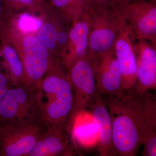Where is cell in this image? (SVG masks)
<instances>
[{
    "mask_svg": "<svg viewBox=\"0 0 156 156\" xmlns=\"http://www.w3.org/2000/svg\"><path fill=\"white\" fill-rule=\"evenodd\" d=\"M39 1H41V2H44V1H45L46 0H39Z\"/></svg>",
    "mask_w": 156,
    "mask_h": 156,
    "instance_id": "cb8c5ba5",
    "label": "cell"
},
{
    "mask_svg": "<svg viewBox=\"0 0 156 156\" xmlns=\"http://www.w3.org/2000/svg\"><path fill=\"white\" fill-rule=\"evenodd\" d=\"M135 37L126 23L115 41L114 52L119 66L124 92L134 89L136 83V58L134 44Z\"/></svg>",
    "mask_w": 156,
    "mask_h": 156,
    "instance_id": "8fae6325",
    "label": "cell"
},
{
    "mask_svg": "<svg viewBox=\"0 0 156 156\" xmlns=\"http://www.w3.org/2000/svg\"><path fill=\"white\" fill-rule=\"evenodd\" d=\"M13 86L8 76L0 66V101Z\"/></svg>",
    "mask_w": 156,
    "mask_h": 156,
    "instance_id": "ffe728a7",
    "label": "cell"
},
{
    "mask_svg": "<svg viewBox=\"0 0 156 156\" xmlns=\"http://www.w3.org/2000/svg\"><path fill=\"white\" fill-rule=\"evenodd\" d=\"M38 95L42 124L69 132L73 119L74 94L68 71L59 58L40 82Z\"/></svg>",
    "mask_w": 156,
    "mask_h": 156,
    "instance_id": "7a4b0ae2",
    "label": "cell"
},
{
    "mask_svg": "<svg viewBox=\"0 0 156 156\" xmlns=\"http://www.w3.org/2000/svg\"><path fill=\"white\" fill-rule=\"evenodd\" d=\"M89 30V16L86 9L81 17L72 23L67 44L59 58L68 71L78 60L88 56Z\"/></svg>",
    "mask_w": 156,
    "mask_h": 156,
    "instance_id": "7c38bea8",
    "label": "cell"
},
{
    "mask_svg": "<svg viewBox=\"0 0 156 156\" xmlns=\"http://www.w3.org/2000/svg\"><path fill=\"white\" fill-rule=\"evenodd\" d=\"M89 109L99 136L98 154L101 156H117L113 144L111 118L103 96L98 93Z\"/></svg>",
    "mask_w": 156,
    "mask_h": 156,
    "instance_id": "9a60e30c",
    "label": "cell"
},
{
    "mask_svg": "<svg viewBox=\"0 0 156 156\" xmlns=\"http://www.w3.org/2000/svg\"><path fill=\"white\" fill-rule=\"evenodd\" d=\"M90 58L99 93L118 98L124 95L122 75L114 50Z\"/></svg>",
    "mask_w": 156,
    "mask_h": 156,
    "instance_id": "30bf717a",
    "label": "cell"
},
{
    "mask_svg": "<svg viewBox=\"0 0 156 156\" xmlns=\"http://www.w3.org/2000/svg\"><path fill=\"white\" fill-rule=\"evenodd\" d=\"M44 2L39 0H2L1 17H9L24 12L38 15Z\"/></svg>",
    "mask_w": 156,
    "mask_h": 156,
    "instance_id": "ac0fdd59",
    "label": "cell"
},
{
    "mask_svg": "<svg viewBox=\"0 0 156 156\" xmlns=\"http://www.w3.org/2000/svg\"><path fill=\"white\" fill-rule=\"evenodd\" d=\"M0 34L17 51L24 68L25 83L38 88L56 59L34 34L18 28L11 20L1 17Z\"/></svg>",
    "mask_w": 156,
    "mask_h": 156,
    "instance_id": "3957f363",
    "label": "cell"
},
{
    "mask_svg": "<svg viewBox=\"0 0 156 156\" xmlns=\"http://www.w3.org/2000/svg\"><path fill=\"white\" fill-rule=\"evenodd\" d=\"M87 5L89 23L88 56L92 58L113 50L115 41L126 21L118 2Z\"/></svg>",
    "mask_w": 156,
    "mask_h": 156,
    "instance_id": "277c9868",
    "label": "cell"
},
{
    "mask_svg": "<svg viewBox=\"0 0 156 156\" xmlns=\"http://www.w3.org/2000/svg\"><path fill=\"white\" fill-rule=\"evenodd\" d=\"M0 66L14 86L25 83L22 61L13 46L0 34Z\"/></svg>",
    "mask_w": 156,
    "mask_h": 156,
    "instance_id": "2e32d148",
    "label": "cell"
},
{
    "mask_svg": "<svg viewBox=\"0 0 156 156\" xmlns=\"http://www.w3.org/2000/svg\"><path fill=\"white\" fill-rule=\"evenodd\" d=\"M36 123L42 124L38 88L26 83L11 87L0 101V125Z\"/></svg>",
    "mask_w": 156,
    "mask_h": 156,
    "instance_id": "5b68a950",
    "label": "cell"
},
{
    "mask_svg": "<svg viewBox=\"0 0 156 156\" xmlns=\"http://www.w3.org/2000/svg\"><path fill=\"white\" fill-rule=\"evenodd\" d=\"M144 148L142 156H156V133L149 137L143 144Z\"/></svg>",
    "mask_w": 156,
    "mask_h": 156,
    "instance_id": "d6986e66",
    "label": "cell"
},
{
    "mask_svg": "<svg viewBox=\"0 0 156 156\" xmlns=\"http://www.w3.org/2000/svg\"><path fill=\"white\" fill-rule=\"evenodd\" d=\"M74 152L68 132L56 127H45L29 156H72Z\"/></svg>",
    "mask_w": 156,
    "mask_h": 156,
    "instance_id": "5bb4252c",
    "label": "cell"
},
{
    "mask_svg": "<svg viewBox=\"0 0 156 156\" xmlns=\"http://www.w3.org/2000/svg\"><path fill=\"white\" fill-rule=\"evenodd\" d=\"M45 126L41 123L0 125V156H29Z\"/></svg>",
    "mask_w": 156,
    "mask_h": 156,
    "instance_id": "52a82bcc",
    "label": "cell"
},
{
    "mask_svg": "<svg viewBox=\"0 0 156 156\" xmlns=\"http://www.w3.org/2000/svg\"><path fill=\"white\" fill-rule=\"evenodd\" d=\"M74 94V120L86 111L99 93L91 58L87 56L75 62L68 71Z\"/></svg>",
    "mask_w": 156,
    "mask_h": 156,
    "instance_id": "8992f818",
    "label": "cell"
},
{
    "mask_svg": "<svg viewBox=\"0 0 156 156\" xmlns=\"http://www.w3.org/2000/svg\"><path fill=\"white\" fill-rule=\"evenodd\" d=\"M136 58L135 89L151 91L156 89V47L144 39L135 38L134 44Z\"/></svg>",
    "mask_w": 156,
    "mask_h": 156,
    "instance_id": "4fadbf2b",
    "label": "cell"
},
{
    "mask_svg": "<svg viewBox=\"0 0 156 156\" xmlns=\"http://www.w3.org/2000/svg\"><path fill=\"white\" fill-rule=\"evenodd\" d=\"M103 97L111 118L117 156H136L140 146L156 133V94L134 88L121 98Z\"/></svg>",
    "mask_w": 156,
    "mask_h": 156,
    "instance_id": "6da1fadb",
    "label": "cell"
},
{
    "mask_svg": "<svg viewBox=\"0 0 156 156\" xmlns=\"http://www.w3.org/2000/svg\"><path fill=\"white\" fill-rule=\"evenodd\" d=\"M126 23L135 38L156 47V5L154 0H135L121 5Z\"/></svg>",
    "mask_w": 156,
    "mask_h": 156,
    "instance_id": "9c48e42d",
    "label": "cell"
},
{
    "mask_svg": "<svg viewBox=\"0 0 156 156\" xmlns=\"http://www.w3.org/2000/svg\"><path fill=\"white\" fill-rule=\"evenodd\" d=\"M2 0H0V19H1V15H2Z\"/></svg>",
    "mask_w": 156,
    "mask_h": 156,
    "instance_id": "603a6c76",
    "label": "cell"
},
{
    "mask_svg": "<svg viewBox=\"0 0 156 156\" xmlns=\"http://www.w3.org/2000/svg\"><path fill=\"white\" fill-rule=\"evenodd\" d=\"M135 0H117V2L121 5H124Z\"/></svg>",
    "mask_w": 156,
    "mask_h": 156,
    "instance_id": "7402d4cb",
    "label": "cell"
},
{
    "mask_svg": "<svg viewBox=\"0 0 156 156\" xmlns=\"http://www.w3.org/2000/svg\"><path fill=\"white\" fill-rule=\"evenodd\" d=\"M49 5L60 16L70 22H74L87 9L85 0H48Z\"/></svg>",
    "mask_w": 156,
    "mask_h": 156,
    "instance_id": "e0dca14e",
    "label": "cell"
},
{
    "mask_svg": "<svg viewBox=\"0 0 156 156\" xmlns=\"http://www.w3.org/2000/svg\"><path fill=\"white\" fill-rule=\"evenodd\" d=\"M38 15L42 24L35 35L54 57L59 58L67 44L72 23L60 16L46 1Z\"/></svg>",
    "mask_w": 156,
    "mask_h": 156,
    "instance_id": "ba28073f",
    "label": "cell"
},
{
    "mask_svg": "<svg viewBox=\"0 0 156 156\" xmlns=\"http://www.w3.org/2000/svg\"><path fill=\"white\" fill-rule=\"evenodd\" d=\"M87 4L91 5H104L112 2H117V0H85Z\"/></svg>",
    "mask_w": 156,
    "mask_h": 156,
    "instance_id": "44dd1931",
    "label": "cell"
}]
</instances>
